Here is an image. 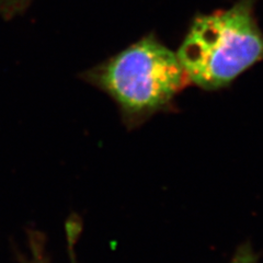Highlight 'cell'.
<instances>
[{"mask_svg": "<svg viewBox=\"0 0 263 263\" xmlns=\"http://www.w3.org/2000/svg\"><path fill=\"white\" fill-rule=\"evenodd\" d=\"M84 77L113 99L129 125L166 106L190 82L177 53L154 35L97 65Z\"/></svg>", "mask_w": 263, "mask_h": 263, "instance_id": "6da1fadb", "label": "cell"}, {"mask_svg": "<svg viewBox=\"0 0 263 263\" xmlns=\"http://www.w3.org/2000/svg\"><path fill=\"white\" fill-rule=\"evenodd\" d=\"M67 233V248L69 254V263H77L73 246L79 235V225L75 220H69L66 227ZM20 263H52L46 251L45 238L39 232H30L28 237L27 252L20 256Z\"/></svg>", "mask_w": 263, "mask_h": 263, "instance_id": "3957f363", "label": "cell"}, {"mask_svg": "<svg viewBox=\"0 0 263 263\" xmlns=\"http://www.w3.org/2000/svg\"><path fill=\"white\" fill-rule=\"evenodd\" d=\"M191 82L215 90L263 61V33L252 0L197 16L177 53Z\"/></svg>", "mask_w": 263, "mask_h": 263, "instance_id": "7a4b0ae2", "label": "cell"}, {"mask_svg": "<svg viewBox=\"0 0 263 263\" xmlns=\"http://www.w3.org/2000/svg\"><path fill=\"white\" fill-rule=\"evenodd\" d=\"M229 263H257V256L250 246H241Z\"/></svg>", "mask_w": 263, "mask_h": 263, "instance_id": "277c9868", "label": "cell"}]
</instances>
